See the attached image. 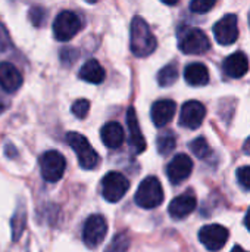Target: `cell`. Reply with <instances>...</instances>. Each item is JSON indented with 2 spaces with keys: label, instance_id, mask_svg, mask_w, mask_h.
<instances>
[{
  "label": "cell",
  "instance_id": "obj_1",
  "mask_svg": "<svg viewBox=\"0 0 250 252\" xmlns=\"http://www.w3.org/2000/svg\"><path fill=\"white\" fill-rule=\"evenodd\" d=\"M156 46L158 41L153 32L150 31L149 24L141 16H134L131 21V52L139 58H144L152 55L156 50Z\"/></svg>",
  "mask_w": 250,
  "mask_h": 252
},
{
  "label": "cell",
  "instance_id": "obj_2",
  "mask_svg": "<svg viewBox=\"0 0 250 252\" xmlns=\"http://www.w3.org/2000/svg\"><path fill=\"white\" fill-rule=\"evenodd\" d=\"M178 47L186 55H202L211 49V41L202 30L183 27L178 31Z\"/></svg>",
  "mask_w": 250,
  "mask_h": 252
},
{
  "label": "cell",
  "instance_id": "obj_3",
  "mask_svg": "<svg viewBox=\"0 0 250 252\" xmlns=\"http://www.w3.org/2000/svg\"><path fill=\"white\" fill-rule=\"evenodd\" d=\"M134 199H136V204L144 210H153L159 207L164 202V189L158 177L155 176L146 177L140 183Z\"/></svg>",
  "mask_w": 250,
  "mask_h": 252
},
{
  "label": "cell",
  "instance_id": "obj_4",
  "mask_svg": "<svg viewBox=\"0 0 250 252\" xmlns=\"http://www.w3.org/2000/svg\"><path fill=\"white\" fill-rule=\"evenodd\" d=\"M66 142L75 151L81 168L94 170L99 165L100 158H99L97 152L93 149L90 142L83 134H80V133H68L66 134Z\"/></svg>",
  "mask_w": 250,
  "mask_h": 252
},
{
  "label": "cell",
  "instance_id": "obj_5",
  "mask_svg": "<svg viewBox=\"0 0 250 252\" xmlns=\"http://www.w3.org/2000/svg\"><path fill=\"white\" fill-rule=\"evenodd\" d=\"M81 28H83V21L72 10L60 12L53 22V34H55V38L59 41L71 40Z\"/></svg>",
  "mask_w": 250,
  "mask_h": 252
},
{
  "label": "cell",
  "instance_id": "obj_6",
  "mask_svg": "<svg viewBox=\"0 0 250 252\" xmlns=\"http://www.w3.org/2000/svg\"><path fill=\"white\" fill-rule=\"evenodd\" d=\"M128 189H130L128 179L118 171L108 173L102 180V195L108 202L115 204L121 201L128 192Z\"/></svg>",
  "mask_w": 250,
  "mask_h": 252
},
{
  "label": "cell",
  "instance_id": "obj_7",
  "mask_svg": "<svg viewBox=\"0 0 250 252\" xmlns=\"http://www.w3.org/2000/svg\"><path fill=\"white\" fill-rule=\"evenodd\" d=\"M66 168V161L57 151L44 152L40 157V171L46 182L55 183L62 179Z\"/></svg>",
  "mask_w": 250,
  "mask_h": 252
},
{
  "label": "cell",
  "instance_id": "obj_8",
  "mask_svg": "<svg viewBox=\"0 0 250 252\" xmlns=\"http://www.w3.org/2000/svg\"><path fill=\"white\" fill-rule=\"evenodd\" d=\"M106 233H108V223L105 217L100 214H93L84 223L83 241L88 248H96L105 241Z\"/></svg>",
  "mask_w": 250,
  "mask_h": 252
},
{
  "label": "cell",
  "instance_id": "obj_9",
  "mask_svg": "<svg viewBox=\"0 0 250 252\" xmlns=\"http://www.w3.org/2000/svg\"><path fill=\"white\" fill-rule=\"evenodd\" d=\"M228 229L221 224H208L200 229L199 232V241L203 244V247L208 251L217 252L224 248V245L228 241Z\"/></svg>",
  "mask_w": 250,
  "mask_h": 252
},
{
  "label": "cell",
  "instance_id": "obj_10",
  "mask_svg": "<svg viewBox=\"0 0 250 252\" xmlns=\"http://www.w3.org/2000/svg\"><path fill=\"white\" fill-rule=\"evenodd\" d=\"M214 34L220 44L228 46L233 44L239 38V25H237V16L233 13L225 15L214 25Z\"/></svg>",
  "mask_w": 250,
  "mask_h": 252
},
{
  "label": "cell",
  "instance_id": "obj_11",
  "mask_svg": "<svg viewBox=\"0 0 250 252\" xmlns=\"http://www.w3.org/2000/svg\"><path fill=\"white\" fill-rule=\"evenodd\" d=\"M193 171V161L186 154L175 155L167 167L168 179L172 185H180L190 177Z\"/></svg>",
  "mask_w": 250,
  "mask_h": 252
},
{
  "label": "cell",
  "instance_id": "obj_12",
  "mask_svg": "<svg viewBox=\"0 0 250 252\" xmlns=\"http://www.w3.org/2000/svg\"><path fill=\"white\" fill-rule=\"evenodd\" d=\"M205 115H206V108L203 106V103L197 100H189L181 108L180 126L190 130H196L202 126Z\"/></svg>",
  "mask_w": 250,
  "mask_h": 252
},
{
  "label": "cell",
  "instance_id": "obj_13",
  "mask_svg": "<svg viewBox=\"0 0 250 252\" xmlns=\"http://www.w3.org/2000/svg\"><path fill=\"white\" fill-rule=\"evenodd\" d=\"M197 207V199L194 196V193L192 190L174 198L168 207L169 216L174 220H183L186 217H189Z\"/></svg>",
  "mask_w": 250,
  "mask_h": 252
},
{
  "label": "cell",
  "instance_id": "obj_14",
  "mask_svg": "<svg viewBox=\"0 0 250 252\" xmlns=\"http://www.w3.org/2000/svg\"><path fill=\"white\" fill-rule=\"evenodd\" d=\"M127 126H128V131H130V146L134 151L136 155L143 154L146 151V139L140 130L139 126V120H137V114L136 109L133 106L128 108L127 111Z\"/></svg>",
  "mask_w": 250,
  "mask_h": 252
},
{
  "label": "cell",
  "instance_id": "obj_15",
  "mask_svg": "<svg viewBox=\"0 0 250 252\" xmlns=\"http://www.w3.org/2000/svg\"><path fill=\"white\" fill-rule=\"evenodd\" d=\"M175 111H177V105L171 99H161V100L155 102L152 106V111H150L153 124L159 128L165 127L174 118Z\"/></svg>",
  "mask_w": 250,
  "mask_h": 252
},
{
  "label": "cell",
  "instance_id": "obj_16",
  "mask_svg": "<svg viewBox=\"0 0 250 252\" xmlns=\"http://www.w3.org/2000/svg\"><path fill=\"white\" fill-rule=\"evenodd\" d=\"M24 83L22 74L18 71V68L10 62H1L0 63V87L6 93L16 92Z\"/></svg>",
  "mask_w": 250,
  "mask_h": 252
},
{
  "label": "cell",
  "instance_id": "obj_17",
  "mask_svg": "<svg viewBox=\"0 0 250 252\" xmlns=\"http://www.w3.org/2000/svg\"><path fill=\"white\" fill-rule=\"evenodd\" d=\"M224 72L231 78H240L249 71V59L243 52H236L230 55L222 63Z\"/></svg>",
  "mask_w": 250,
  "mask_h": 252
},
{
  "label": "cell",
  "instance_id": "obj_18",
  "mask_svg": "<svg viewBox=\"0 0 250 252\" xmlns=\"http://www.w3.org/2000/svg\"><path fill=\"white\" fill-rule=\"evenodd\" d=\"M100 137H102V142L105 143L106 148L116 149V148H119L124 143L125 133H124V130H122L119 123L111 121V123H108V124H105L102 127Z\"/></svg>",
  "mask_w": 250,
  "mask_h": 252
},
{
  "label": "cell",
  "instance_id": "obj_19",
  "mask_svg": "<svg viewBox=\"0 0 250 252\" xmlns=\"http://www.w3.org/2000/svg\"><path fill=\"white\" fill-rule=\"evenodd\" d=\"M184 78L186 81L193 86V87H200V86H206L209 81V72L208 68L200 63V62H194L186 66L184 69Z\"/></svg>",
  "mask_w": 250,
  "mask_h": 252
},
{
  "label": "cell",
  "instance_id": "obj_20",
  "mask_svg": "<svg viewBox=\"0 0 250 252\" xmlns=\"http://www.w3.org/2000/svg\"><path fill=\"white\" fill-rule=\"evenodd\" d=\"M105 77L106 72L96 59H88L80 69V78L91 84H100L105 80Z\"/></svg>",
  "mask_w": 250,
  "mask_h": 252
},
{
  "label": "cell",
  "instance_id": "obj_21",
  "mask_svg": "<svg viewBox=\"0 0 250 252\" xmlns=\"http://www.w3.org/2000/svg\"><path fill=\"white\" fill-rule=\"evenodd\" d=\"M156 146H158V152L161 155H169L177 146L175 134L172 131H164L162 134H159V137L156 140Z\"/></svg>",
  "mask_w": 250,
  "mask_h": 252
},
{
  "label": "cell",
  "instance_id": "obj_22",
  "mask_svg": "<svg viewBox=\"0 0 250 252\" xmlns=\"http://www.w3.org/2000/svg\"><path fill=\"white\" fill-rule=\"evenodd\" d=\"M178 78V68L175 63H169L167 66H164L159 74H158V83L161 87H169L172 86Z\"/></svg>",
  "mask_w": 250,
  "mask_h": 252
},
{
  "label": "cell",
  "instance_id": "obj_23",
  "mask_svg": "<svg viewBox=\"0 0 250 252\" xmlns=\"http://www.w3.org/2000/svg\"><path fill=\"white\" fill-rule=\"evenodd\" d=\"M190 151L199 158V159H206L208 157H211L212 149L209 146V143L206 142L205 137H197L193 142H190Z\"/></svg>",
  "mask_w": 250,
  "mask_h": 252
},
{
  "label": "cell",
  "instance_id": "obj_24",
  "mask_svg": "<svg viewBox=\"0 0 250 252\" xmlns=\"http://www.w3.org/2000/svg\"><path fill=\"white\" fill-rule=\"evenodd\" d=\"M130 244H131V239H130L128 233L121 232L111 241L106 252H128Z\"/></svg>",
  "mask_w": 250,
  "mask_h": 252
},
{
  "label": "cell",
  "instance_id": "obj_25",
  "mask_svg": "<svg viewBox=\"0 0 250 252\" xmlns=\"http://www.w3.org/2000/svg\"><path fill=\"white\" fill-rule=\"evenodd\" d=\"M25 220H27V214L22 210H18L15 217L12 219V239L18 241L21 233L24 232L25 227Z\"/></svg>",
  "mask_w": 250,
  "mask_h": 252
},
{
  "label": "cell",
  "instance_id": "obj_26",
  "mask_svg": "<svg viewBox=\"0 0 250 252\" xmlns=\"http://www.w3.org/2000/svg\"><path fill=\"white\" fill-rule=\"evenodd\" d=\"M88 111H90V102H88L87 99H78V100H75V102L72 103V106H71V112H72L77 118H80V120L85 118L87 114H88Z\"/></svg>",
  "mask_w": 250,
  "mask_h": 252
},
{
  "label": "cell",
  "instance_id": "obj_27",
  "mask_svg": "<svg viewBox=\"0 0 250 252\" xmlns=\"http://www.w3.org/2000/svg\"><path fill=\"white\" fill-rule=\"evenodd\" d=\"M217 4L215 0H194L190 3V9L194 13H206Z\"/></svg>",
  "mask_w": 250,
  "mask_h": 252
},
{
  "label": "cell",
  "instance_id": "obj_28",
  "mask_svg": "<svg viewBox=\"0 0 250 252\" xmlns=\"http://www.w3.org/2000/svg\"><path fill=\"white\" fill-rule=\"evenodd\" d=\"M29 19L35 27H41L44 24L46 19V9H43L41 6H34L29 10Z\"/></svg>",
  "mask_w": 250,
  "mask_h": 252
},
{
  "label": "cell",
  "instance_id": "obj_29",
  "mask_svg": "<svg viewBox=\"0 0 250 252\" xmlns=\"http://www.w3.org/2000/svg\"><path fill=\"white\" fill-rule=\"evenodd\" d=\"M237 182L239 185L246 189V190H250V167L246 165V167H240L237 170Z\"/></svg>",
  "mask_w": 250,
  "mask_h": 252
},
{
  "label": "cell",
  "instance_id": "obj_30",
  "mask_svg": "<svg viewBox=\"0 0 250 252\" xmlns=\"http://www.w3.org/2000/svg\"><path fill=\"white\" fill-rule=\"evenodd\" d=\"M7 47H10V38H9L4 27L0 24V50H6Z\"/></svg>",
  "mask_w": 250,
  "mask_h": 252
},
{
  "label": "cell",
  "instance_id": "obj_31",
  "mask_svg": "<svg viewBox=\"0 0 250 252\" xmlns=\"http://www.w3.org/2000/svg\"><path fill=\"white\" fill-rule=\"evenodd\" d=\"M7 106H9V100L3 94H0V114L4 112L7 109Z\"/></svg>",
  "mask_w": 250,
  "mask_h": 252
},
{
  "label": "cell",
  "instance_id": "obj_32",
  "mask_svg": "<svg viewBox=\"0 0 250 252\" xmlns=\"http://www.w3.org/2000/svg\"><path fill=\"white\" fill-rule=\"evenodd\" d=\"M243 151H245L248 155H250V137L246 140V143H245V146H243Z\"/></svg>",
  "mask_w": 250,
  "mask_h": 252
},
{
  "label": "cell",
  "instance_id": "obj_33",
  "mask_svg": "<svg viewBox=\"0 0 250 252\" xmlns=\"http://www.w3.org/2000/svg\"><path fill=\"white\" fill-rule=\"evenodd\" d=\"M245 224H246L248 230L250 232V208H249V211H248V214H246V219H245Z\"/></svg>",
  "mask_w": 250,
  "mask_h": 252
},
{
  "label": "cell",
  "instance_id": "obj_34",
  "mask_svg": "<svg viewBox=\"0 0 250 252\" xmlns=\"http://www.w3.org/2000/svg\"><path fill=\"white\" fill-rule=\"evenodd\" d=\"M231 252H248V251H245V250H243L242 247H239V245H236V247L233 248V251H231Z\"/></svg>",
  "mask_w": 250,
  "mask_h": 252
},
{
  "label": "cell",
  "instance_id": "obj_35",
  "mask_svg": "<svg viewBox=\"0 0 250 252\" xmlns=\"http://www.w3.org/2000/svg\"><path fill=\"white\" fill-rule=\"evenodd\" d=\"M249 24H250V15H249Z\"/></svg>",
  "mask_w": 250,
  "mask_h": 252
}]
</instances>
